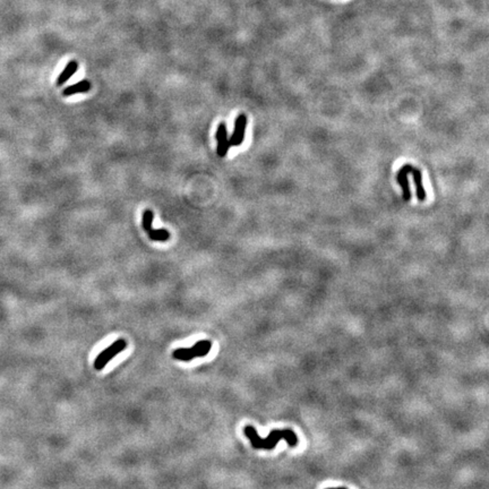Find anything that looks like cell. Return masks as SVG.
Segmentation results:
<instances>
[{"mask_svg": "<svg viewBox=\"0 0 489 489\" xmlns=\"http://www.w3.org/2000/svg\"><path fill=\"white\" fill-rule=\"evenodd\" d=\"M244 434L246 437L249 438L251 446L255 449H273L281 439H284L289 446L292 447L298 444V437L290 429L272 431L266 438H262L254 427L246 426L244 428Z\"/></svg>", "mask_w": 489, "mask_h": 489, "instance_id": "6da1fadb", "label": "cell"}, {"mask_svg": "<svg viewBox=\"0 0 489 489\" xmlns=\"http://www.w3.org/2000/svg\"><path fill=\"white\" fill-rule=\"evenodd\" d=\"M212 349V342L207 341V340H202V341L196 342L194 347L191 348H180L174 350L172 353V357L175 360L180 361H190L197 357H205Z\"/></svg>", "mask_w": 489, "mask_h": 489, "instance_id": "7a4b0ae2", "label": "cell"}, {"mask_svg": "<svg viewBox=\"0 0 489 489\" xmlns=\"http://www.w3.org/2000/svg\"><path fill=\"white\" fill-rule=\"evenodd\" d=\"M126 348H127V342H126L124 339H118L117 341H114L111 345H110V347L104 349L102 353H100V355L96 357V359L94 361L95 369L102 370L110 360H112L114 357L118 356Z\"/></svg>", "mask_w": 489, "mask_h": 489, "instance_id": "3957f363", "label": "cell"}, {"mask_svg": "<svg viewBox=\"0 0 489 489\" xmlns=\"http://www.w3.org/2000/svg\"><path fill=\"white\" fill-rule=\"evenodd\" d=\"M247 123H248V119H247V116L245 113H240L239 116L236 118L232 135L230 136L229 139L230 146L238 147L243 144V142L245 140L246 129H247Z\"/></svg>", "mask_w": 489, "mask_h": 489, "instance_id": "277c9868", "label": "cell"}, {"mask_svg": "<svg viewBox=\"0 0 489 489\" xmlns=\"http://www.w3.org/2000/svg\"><path fill=\"white\" fill-rule=\"evenodd\" d=\"M216 139H217V142H218V146H217L218 155L220 158L227 157L230 147H231V146H230L227 126H225L224 123H221L218 126Z\"/></svg>", "mask_w": 489, "mask_h": 489, "instance_id": "5b68a950", "label": "cell"}, {"mask_svg": "<svg viewBox=\"0 0 489 489\" xmlns=\"http://www.w3.org/2000/svg\"><path fill=\"white\" fill-rule=\"evenodd\" d=\"M412 166L410 164H405L402 168H401L398 173H397V181L398 184L401 186L402 188V196H403V201L409 202L411 200V190H410V184H409V179L408 175L411 173Z\"/></svg>", "mask_w": 489, "mask_h": 489, "instance_id": "8992f818", "label": "cell"}, {"mask_svg": "<svg viewBox=\"0 0 489 489\" xmlns=\"http://www.w3.org/2000/svg\"><path fill=\"white\" fill-rule=\"evenodd\" d=\"M411 174H412V179H414V184L416 187V196L417 200H419L420 202L426 201L427 193L424 188V184H422V173L419 169L412 168L411 170Z\"/></svg>", "mask_w": 489, "mask_h": 489, "instance_id": "52a82bcc", "label": "cell"}, {"mask_svg": "<svg viewBox=\"0 0 489 489\" xmlns=\"http://www.w3.org/2000/svg\"><path fill=\"white\" fill-rule=\"evenodd\" d=\"M91 87H92L91 82L87 80H83L79 82V83L66 87V89L63 91V94L64 96H71L75 94H80V93H87L91 90Z\"/></svg>", "mask_w": 489, "mask_h": 489, "instance_id": "ba28073f", "label": "cell"}, {"mask_svg": "<svg viewBox=\"0 0 489 489\" xmlns=\"http://www.w3.org/2000/svg\"><path fill=\"white\" fill-rule=\"evenodd\" d=\"M79 69V63L76 60H70V62L67 64V66L64 68V70L60 73L57 79V85L62 86L64 85L66 82H67L71 76H74V74Z\"/></svg>", "mask_w": 489, "mask_h": 489, "instance_id": "9c48e42d", "label": "cell"}, {"mask_svg": "<svg viewBox=\"0 0 489 489\" xmlns=\"http://www.w3.org/2000/svg\"><path fill=\"white\" fill-rule=\"evenodd\" d=\"M148 237L153 241H167L170 239V232L167 229H151L147 231Z\"/></svg>", "mask_w": 489, "mask_h": 489, "instance_id": "30bf717a", "label": "cell"}, {"mask_svg": "<svg viewBox=\"0 0 489 489\" xmlns=\"http://www.w3.org/2000/svg\"><path fill=\"white\" fill-rule=\"evenodd\" d=\"M153 219H154V213H153L151 210H145L143 212L142 216V227L145 231H150L152 229V224H153Z\"/></svg>", "mask_w": 489, "mask_h": 489, "instance_id": "8fae6325", "label": "cell"}, {"mask_svg": "<svg viewBox=\"0 0 489 489\" xmlns=\"http://www.w3.org/2000/svg\"><path fill=\"white\" fill-rule=\"evenodd\" d=\"M328 489H347V488H343V487H339V488H328Z\"/></svg>", "mask_w": 489, "mask_h": 489, "instance_id": "7c38bea8", "label": "cell"}]
</instances>
